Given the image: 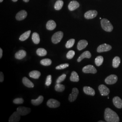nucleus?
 Returning a JSON list of instances; mask_svg holds the SVG:
<instances>
[{"instance_id": "nucleus-17", "label": "nucleus", "mask_w": 122, "mask_h": 122, "mask_svg": "<svg viewBox=\"0 0 122 122\" xmlns=\"http://www.w3.org/2000/svg\"><path fill=\"white\" fill-rule=\"evenodd\" d=\"M92 57V54L90 52L88 51H86L84 52H83L81 55L79 57L77 60V61L78 62H80V61H82L84 58H90Z\"/></svg>"}, {"instance_id": "nucleus-42", "label": "nucleus", "mask_w": 122, "mask_h": 122, "mask_svg": "<svg viewBox=\"0 0 122 122\" xmlns=\"http://www.w3.org/2000/svg\"><path fill=\"white\" fill-rule=\"evenodd\" d=\"M12 0L14 2H16V1H17L18 0Z\"/></svg>"}, {"instance_id": "nucleus-40", "label": "nucleus", "mask_w": 122, "mask_h": 122, "mask_svg": "<svg viewBox=\"0 0 122 122\" xmlns=\"http://www.w3.org/2000/svg\"><path fill=\"white\" fill-rule=\"evenodd\" d=\"M2 54H3V50L2 48H0V58H1L2 57Z\"/></svg>"}, {"instance_id": "nucleus-38", "label": "nucleus", "mask_w": 122, "mask_h": 122, "mask_svg": "<svg viewBox=\"0 0 122 122\" xmlns=\"http://www.w3.org/2000/svg\"><path fill=\"white\" fill-rule=\"evenodd\" d=\"M52 83V76L51 75H48L46 78V80L45 82V85L47 86H49Z\"/></svg>"}, {"instance_id": "nucleus-10", "label": "nucleus", "mask_w": 122, "mask_h": 122, "mask_svg": "<svg viewBox=\"0 0 122 122\" xmlns=\"http://www.w3.org/2000/svg\"><path fill=\"white\" fill-rule=\"evenodd\" d=\"M98 88L101 96H107L109 94L110 92L109 89L104 85H100Z\"/></svg>"}, {"instance_id": "nucleus-37", "label": "nucleus", "mask_w": 122, "mask_h": 122, "mask_svg": "<svg viewBox=\"0 0 122 122\" xmlns=\"http://www.w3.org/2000/svg\"><path fill=\"white\" fill-rule=\"evenodd\" d=\"M66 78V75L65 74H63L57 79L56 82L57 83H60L61 82L63 81Z\"/></svg>"}, {"instance_id": "nucleus-19", "label": "nucleus", "mask_w": 122, "mask_h": 122, "mask_svg": "<svg viewBox=\"0 0 122 122\" xmlns=\"http://www.w3.org/2000/svg\"><path fill=\"white\" fill-rule=\"evenodd\" d=\"M88 42L86 40H81L77 44V49L79 51L86 48L88 45Z\"/></svg>"}, {"instance_id": "nucleus-21", "label": "nucleus", "mask_w": 122, "mask_h": 122, "mask_svg": "<svg viewBox=\"0 0 122 122\" xmlns=\"http://www.w3.org/2000/svg\"><path fill=\"white\" fill-rule=\"evenodd\" d=\"M22 82L26 87L28 88H33L34 87V84L26 77H24L23 78Z\"/></svg>"}, {"instance_id": "nucleus-34", "label": "nucleus", "mask_w": 122, "mask_h": 122, "mask_svg": "<svg viewBox=\"0 0 122 122\" xmlns=\"http://www.w3.org/2000/svg\"><path fill=\"white\" fill-rule=\"evenodd\" d=\"M75 54V52H74V51L70 50L67 53L66 57L67 59H71L74 57Z\"/></svg>"}, {"instance_id": "nucleus-39", "label": "nucleus", "mask_w": 122, "mask_h": 122, "mask_svg": "<svg viewBox=\"0 0 122 122\" xmlns=\"http://www.w3.org/2000/svg\"><path fill=\"white\" fill-rule=\"evenodd\" d=\"M4 80V76L3 73L1 71L0 72V82H2Z\"/></svg>"}, {"instance_id": "nucleus-15", "label": "nucleus", "mask_w": 122, "mask_h": 122, "mask_svg": "<svg viewBox=\"0 0 122 122\" xmlns=\"http://www.w3.org/2000/svg\"><path fill=\"white\" fill-rule=\"evenodd\" d=\"M79 6L80 4L78 1L76 0H72L69 3L68 6V8L70 11H73L74 10L77 9Z\"/></svg>"}, {"instance_id": "nucleus-20", "label": "nucleus", "mask_w": 122, "mask_h": 122, "mask_svg": "<svg viewBox=\"0 0 122 122\" xmlns=\"http://www.w3.org/2000/svg\"><path fill=\"white\" fill-rule=\"evenodd\" d=\"M56 27V24L53 20H50L46 24V28L49 30H52Z\"/></svg>"}, {"instance_id": "nucleus-31", "label": "nucleus", "mask_w": 122, "mask_h": 122, "mask_svg": "<svg viewBox=\"0 0 122 122\" xmlns=\"http://www.w3.org/2000/svg\"><path fill=\"white\" fill-rule=\"evenodd\" d=\"M52 60L48 58L44 59L40 61V63L41 65L44 66H48L52 64Z\"/></svg>"}, {"instance_id": "nucleus-12", "label": "nucleus", "mask_w": 122, "mask_h": 122, "mask_svg": "<svg viewBox=\"0 0 122 122\" xmlns=\"http://www.w3.org/2000/svg\"><path fill=\"white\" fill-rule=\"evenodd\" d=\"M20 115L18 113L17 111L14 112V113L9 118V122H18L20 119Z\"/></svg>"}, {"instance_id": "nucleus-28", "label": "nucleus", "mask_w": 122, "mask_h": 122, "mask_svg": "<svg viewBox=\"0 0 122 122\" xmlns=\"http://www.w3.org/2000/svg\"><path fill=\"white\" fill-rule=\"evenodd\" d=\"M120 63V58L119 57L116 56L114 57L113 60L112 65L114 68H117Z\"/></svg>"}, {"instance_id": "nucleus-24", "label": "nucleus", "mask_w": 122, "mask_h": 122, "mask_svg": "<svg viewBox=\"0 0 122 122\" xmlns=\"http://www.w3.org/2000/svg\"><path fill=\"white\" fill-rule=\"evenodd\" d=\"M41 76V73L38 71H31L29 73V76L32 78L38 79Z\"/></svg>"}, {"instance_id": "nucleus-23", "label": "nucleus", "mask_w": 122, "mask_h": 122, "mask_svg": "<svg viewBox=\"0 0 122 122\" xmlns=\"http://www.w3.org/2000/svg\"><path fill=\"white\" fill-rule=\"evenodd\" d=\"M70 80L71 81L73 82H78L79 81V77L76 72L75 71H73L71 72Z\"/></svg>"}, {"instance_id": "nucleus-13", "label": "nucleus", "mask_w": 122, "mask_h": 122, "mask_svg": "<svg viewBox=\"0 0 122 122\" xmlns=\"http://www.w3.org/2000/svg\"><path fill=\"white\" fill-rule=\"evenodd\" d=\"M27 16V12L25 10H22L16 14L15 18L17 20H22L26 18Z\"/></svg>"}, {"instance_id": "nucleus-26", "label": "nucleus", "mask_w": 122, "mask_h": 122, "mask_svg": "<svg viewBox=\"0 0 122 122\" xmlns=\"http://www.w3.org/2000/svg\"><path fill=\"white\" fill-rule=\"evenodd\" d=\"M32 39L33 42L36 44H39L40 42V37L39 35L37 33L35 32L33 34L32 36Z\"/></svg>"}, {"instance_id": "nucleus-5", "label": "nucleus", "mask_w": 122, "mask_h": 122, "mask_svg": "<svg viewBox=\"0 0 122 122\" xmlns=\"http://www.w3.org/2000/svg\"><path fill=\"white\" fill-rule=\"evenodd\" d=\"M82 71L85 73L95 74L97 71L94 66L91 65H88L83 67Z\"/></svg>"}, {"instance_id": "nucleus-32", "label": "nucleus", "mask_w": 122, "mask_h": 122, "mask_svg": "<svg viewBox=\"0 0 122 122\" xmlns=\"http://www.w3.org/2000/svg\"><path fill=\"white\" fill-rule=\"evenodd\" d=\"M65 87L63 85L60 84V83H57L55 86V90L58 92H63L65 90Z\"/></svg>"}, {"instance_id": "nucleus-18", "label": "nucleus", "mask_w": 122, "mask_h": 122, "mask_svg": "<svg viewBox=\"0 0 122 122\" xmlns=\"http://www.w3.org/2000/svg\"><path fill=\"white\" fill-rule=\"evenodd\" d=\"M83 91L87 95L92 96H94L95 95V91L92 87L84 86L83 88Z\"/></svg>"}, {"instance_id": "nucleus-6", "label": "nucleus", "mask_w": 122, "mask_h": 122, "mask_svg": "<svg viewBox=\"0 0 122 122\" xmlns=\"http://www.w3.org/2000/svg\"><path fill=\"white\" fill-rule=\"evenodd\" d=\"M112 49L111 45L108 44H104L100 45L97 49V51L98 52H105L109 51Z\"/></svg>"}, {"instance_id": "nucleus-36", "label": "nucleus", "mask_w": 122, "mask_h": 122, "mask_svg": "<svg viewBox=\"0 0 122 122\" xmlns=\"http://www.w3.org/2000/svg\"><path fill=\"white\" fill-rule=\"evenodd\" d=\"M69 66V64L68 63H65L61 64L60 65L56 67V69L57 70H62L63 69H65L66 67H68Z\"/></svg>"}, {"instance_id": "nucleus-9", "label": "nucleus", "mask_w": 122, "mask_h": 122, "mask_svg": "<svg viewBox=\"0 0 122 122\" xmlns=\"http://www.w3.org/2000/svg\"><path fill=\"white\" fill-rule=\"evenodd\" d=\"M31 109L30 108L25 107H19L17 109V111L20 115L25 116L30 113Z\"/></svg>"}, {"instance_id": "nucleus-1", "label": "nucleus", "mask_w": 122, "mask_h": 122, "mask_svg": "<svg viewBox=\"0 0 122 122\" xmlns=\"http://www.w3.org/2000/svg\"><path fill=\"white\" fill-rule=\"evenodd\" d=\"M104 118L106 122H119V118L116 112L110 108H106L105 111Z\"/></svg>"}, {"instance_id": "nucleus-11", "label": "nucleus", "mask_w": 122, "mask_h": 122, "mask_svg": "<svg viewBox=\"0 0 122 122\" xmlns=\"http://www.w3.org/2000/svg\"><path fill=\"white\" fill-rule=\"evenodd\" d=\"M79 91L77 88H73L72 90V92L70 94L69 96V100L71 102H72L76 100L78 96Z\"/></svg>"}, {"instance_id": "nucleus-33", "label": "nucleus", "mask_w": 122, "mask_h": 122, "mask_svg": "<svg viewBox=\"0 0 122 122\" xmlns=\"http://www.w3.org/2000/svg\"><path fill=\"white\" fill-rule=\"evenodd\" d=\"M75 42V40L73 39H70L66 42V48H70L73 47Z\"/></svg>"}, {"instance_id": "nucleus-4", "label": "nucleus", "mask_w": 122, "mask_h": 122, "mask_svg": "<svg viewBox=\"0 0 122 122\" xmlns=\"http://www.w3.org/2000/svg\"><path fill=\"white\" fill-rule=\"evenodd\" d=\"M118 81V77L115 75H111L105 79V82L108 85H113Z\"/></svg>"}, {"instance_id": "nucleus-29", "label": "nucleus", "mask_w": 122, "mask_h": 122, "mask_svg": "<svg viewBox=\"0 0 122 122\" xmlns=\"http://www.w3.org/2000/svg\"><path fill=\"white\" fill-rule=\"evenodd\" d=\"M37 54L40 56V57H44L47 55V51L43 48H38L36 51Z\"/></svg>"}, {"instance_id": "nucleus-44", "label": "nucleus", "mask_w": 122, "mask_h": 122, "mask_svg": "<svg viewBox=\"0 0 122 122\" xmlns=\"http://www.w3.org/2000/svg\"><path fill=\"white\" fill-rule=\"evenodd\" d=\"M3 1V0H0V2H2Z\"/></svg>"}, {"instance_id": "nucleus-35", "label": "nucleus", "mask_w": 122, "mask_h": 122, "mask_svg": "<svg viewBox=\"0 0 122 122\" xmlns=\"http://www.w3.org/2000/svg\"><path fill=\"white\" fill-rule=\"evenodd\" d=\"M24 102V100L21 98H17L13 100V103L15 104H22Z\"/></svg>"}, {"instance_id": "nucleus-16", "label": "nucleus", "mask_w": 122, "mask_h": 122, "mask_svg": "<svg viewBox=\"0 0 122 122\" xmlns=\"http://www.w3.org/2000/svg\"><path fill=\"white\" fill-rule=\"evenodd\" d=\"M26 56V52L24 50H20L16 52L15 55V58L18 60L23 59Z\"/></svg>"}, {"instance_id": "nucleus-30", "label": "nucleus", "mask_w": 122, "mask_h": 122, "mask_svg": "<svg viewBox=\"0 0 122 122\" xmlns=\"http://www.w3.org/2000/svg\"><path fill=\"white\" fill-rule=\"evenodd\" d=\"M104 61V58L101 56H99L96 57L95 59V64L97 66H99L103 64Z\"/></svg>"}, {"instance_id": "nucleus-14", "label": "nucleus", "mask_w": 122, "mask_h": 122, "mask_svg": "<svg viewBox=\"0 0 122 122\" xmlns=\"http://www.w3.org/2000/svg\"><path fill=\"white\" fill-rule=\"evenodd\" d=\"M114 105L118 109L122 108V100L118 96L114 97L113 99Z\"/></svg>"}, {"instance_id": "nucleus-3", "label": "nucleus", "mask_w": 122, "mask_h": 122, "mask_svg": "<svg viewBox=\"0 0 122 122\" xmlns=\"http://www.w3.org/2000/svg\"><path fill=\"white\" fill-rule=\"evenodd\" d=\"M63 37V33L61 31H58L55 33L52 37V42L54 44L59 43Z\"/></svg>"}, {"instance_id": "nucleus-2", "label": "nucleus", "mask_w": 122, "mask_h": 122, "mask_svg": "<svg viewBox=\"0 0 122 122\" xmlns=\"http://www.w3.org/2000/svg\"><path fill=\"white\" fill-rule=\"evenodd\" d=\"M101 25L102 29L107 32H110L113 30V26L109 20L106 19H103L101 20Z\"/></svg>"}, {"instance_id": "nucleus-7", "label": "nucleus", "mask_w": 122, "mask_h": 122, "mask_svg": "<svg viewBox=\"0 0 122 122\" xmlns=\"http://www.w3.org/2000/svg\"><path fill=\"white\" fill-rule=\"evenodd\" d=\"M97 14L98 12L96 10H90L84 14V17L87 20L92 19L96 17Z\"/></svg>"}, {"instance_id": "nucleus-8", "label": "nucleus", "mask_w": 122, "mask_h": 122, "mask_svg": "<svg viewBox=\"0 0 122 122\" xmlns=\"http://www.w3.org/2000/svg\"><path fill=\"white\" fill-rule=\"evenodd\" d=\"M47 105L48 107L50 108H57L60 106V103L58 101L56 100L55 99H49L47 101Z\"/></svg>"}, {"instance_id": "nucleus-25", "label": "nucleus", "mask_w": 122, "mask_h": 122, "mask_svg": "<svg viewBox=\"0 0 122 122\" xmlns=\"http://www.w3.org/2000/svg\"><path fill=\"white\" fill-rule=\"evenodd\" d=\"M31 30H28L25 32L24 34H23L22 35H20L19 39L21 41H24L26 40V39H28L29 37H30V35Z\"/></svg>"}, {"instance_id": "nucleus-27", "label": "nucleus", "mask_w": 122, "mask_h": 122, "mask_svg": "<svg viewBox=\"0 0 122 122\" xmlns=\"http://www.w3.org/2000/svg\"><path fill=\"white\" fill-rule=\"evenodd\" d=\"M64 2L62 0H57L54 5V8L57 10H60L63 5Z\"/></svg>"}, {"instance_id": "nucleus-41", "label": "nucleus", "mask_w": 122, "mask_h": 122, "mask_svg": "<svg viewBox=\"0 0 122 122\" xmlns=\"http://www.w3.org/2000/svg\"><path fill=\"white\" fill-rule=\"evenodd\" d=\"M25 2H29V0H23Z\"/></svg>"}, {"instance_id": "nucleus-43", "label": "nucleus", "mask_w": 122, "mask_h": 122, "mask_svg": "<svg viewBox=\"0 0 122 122\" xmlns=\"http://www.w3.org/2000/svg\"><path fill=\"white\" fill-rule=\"evenodd\" d=\"M98 122H104V121H99Z\"/></svg>"}, {"instance_id": "nucleus-22", "label": "nucleus", "mask_w": 122, "mask_h": 122, "mask_svg": "<svg viewBox=\"0 0 122 122\" xmlns=\"http://www.w3.org/2000/svg\"><path fill=\"white\" fill-rule=\"evenodd\" d=\"M44 100V97L42 96H40L36 100H32L31 102L32 105L35 106H37L40 105Z\"/></svg>"}]
</instances>
